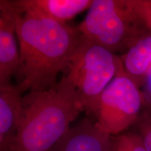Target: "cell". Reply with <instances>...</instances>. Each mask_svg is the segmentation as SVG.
Instances as JSON below:
<instances>
[{
	"label": "cell",
	"mask_w": 151,
	"mask_h": 151,
	"mask_svg": "<svg viewBox=\"0 0 151 151\" xmlns=\"http://www.w3.org/2000/svg\"><path fill=\"white\" fill-rule=\"evenodd\" d=\"M142 106L141 90L126 74L122 65L100 96L93 114L100 127L115 137L135 124Z\"/></svg>",
	"instance_id": "obj_5"
},
{
	"label": "cell",
	"mask_w": 151,
	"mask_h": 151,
	"mask_svg": "<svg viewBox=\"0 0 151 151\" xmlns=\"http://www.w3.org/2000/svg\"><path fill=\"white\" fill-rule=\"evenodd\" d=\"M16 14L12 1H0V87L10 85L20 64L17 46Z\"/></svg>",
	"instance_id": "obj_6"
},
{
	"label": "cell",
	"mask_w": 151,
	"mask_h": 151,
	"mask_svg": "<svg viewBox=\"0 0 151 151\" xmlns=\"http://www.w3.org/2000/svg\"><path fill=\"white\" fill-rule=\"evenodd\" d=\"M141 88L143 98V107L151 111V68L147 74Z\"/></svg>",
	"instance_id": "obj_14"
},
{
	"label": "cell",
	"mask_w": 151,
	"mask_h": 151,
	"mask_svg": "<svg viewBox=\"0 0 151 151\" xmlns=\"http://www.w3.org/2000/svg\"><path fill=\"white\" fill-rule=\"evenodd\" d=\"M122 66L121 57L81 36L65 74L84 111L94 113L100 96Z\"/></svg>",
	"instance_id": "obj_4"
},
{
	"label": "cell",
	"mask_w": 151,
	"mask_h": 151,
	"mask_svg": "<svg viewBox=\"0 0 151 151\" xmlns=\"http://www.w3.org/2000/svg\"><path fill=\"white\" fill-rule=\"evenodd\" d=\"M23 93L17 85L0 87V151H14Z\"/></svg>",
	"instance_id": "obj_8"
},
{
	"label": "cell",
	"mask_w": 151,
	"mask_h": 151,
	"mask_svg": "<svg viewBox=\"0 0 151 151\" xmlns=\"http://www.w3.org/2000/svg\"><path fill=\"white\" fill-rule=\"evenodd\" d=\"M134 4L151 34V0H134Z\"/></svg>",
	"instance_id": "obj_13"
},
{
	"label": "cell",
	"mask_w": 151,
	"mask_h": 151,
	"mask_svg": "<svg viewBox=\"0 0 151 151\" xmlns=\"http://www.w3.org/2000/svg\"><path fill=\"white\" fill-rule=\"evenodd\" d=\"M134 125L147 151H151V111L148 109L141 111Z\"/></svg>",
	"instance_id": "obj_12"
},
{
	"label": "cell",
	"mask_w": 151,
	"mask_h": 151,
	"mask_svg": "<svg viewBox=\"0 0 151 151\" xmlns=\"http://www.w3.org/2000/svg\"><path fill=\"white\" fill-rule=\"evenodd\" d=\"M14 7L20 47L17 86L23 92L50 88L69 67L81 34L68 23L22 14Z\"/></svg>",
	"instance_id": "obj_1"
},
{
	"label": "cell",
	"mask_w": 151,
	"mask_h": 151,
	"mask_svg": "<svg viewBox=\"0 0 151 151\" xmlns=\"http://www.w3.org/2000/svg\"><path fill=\"white\" fill-rule=\"evenodd\" d=\"M84 111L67 74L54 86L22 97L14 151H50Z\"/></svg>",
	"instance_id": "obj_2"
},
{
	"label": "cell",
	"mask_w": 151,
	"mask_h": 151,
	"mask_svg": "<svg viewBox=\"0 0 151 151\" xmlns=\"http://www.w3.org/2000/svg\"><path fill=\"white\" fill-rule=\"evenodd\" d=\"M112 136L97 122L85 118L70 127L50 151H110Z\"/></svg>",
	"instance_id": "obj_7"
},
{
	"label": "cell",
	"mask_w": 151,
	"mask_h": 151,
	"mask_svg": "<svg viewBox=\"0 0 151 151\" xmlns=\"http://www.w3.org/2000/svg\"><path fill=\"white\" fill-rule=\"evenodd\" d=\"M77 29L82 37L116 55L126 53L150 34L134 0H93Z\"/></svg>",
	"instance_id": "obj_3"
},
{
	"label": "cell",
	"mask_w": 151,
	"mask_h": 151,
	"mask_svg": "<svg viewBox=\"0 0 151 151\" xmlns=\"http://www.w3.org/2000/svg\"><path fill=\"white\" fill-rule=\"evenodd\" d=\"M92 0H17L13 3L19 12L40 16L57 22L67 23L69 20L86 9Z\"/></svg>",
	"instance_id": "obj_9"
},
{
	"label": "cell",
	"mask_w": 151,
	"mask_h": 151,
	"mask_svg": "<svg viewBox=\"0 0 151 151\" xmlns=\"http://www.w3.org/2000/svg\"><path fill=\"white\" fill-rule=\"evenodd\" d=\"M110 151H147L137 132H123L112 137Z\"/></svg>",
	"instance_id": "obj_11"
},
{
	"label": "cell",
	"mask_w": 151,
	"mask_h": 151,
	"mask_svg": "<svg viewBox=\"0 0 151 151\" xmlns=\"http://www.w3.org/2000/svg\"><path fill=\"white\" fill-rule=\"evenodd\" d=\"M120 57L124 72L141 89L151 68V34L139 39Z\"/></svg>",
	"instance_id": "obj_10"
}]
</instances>
